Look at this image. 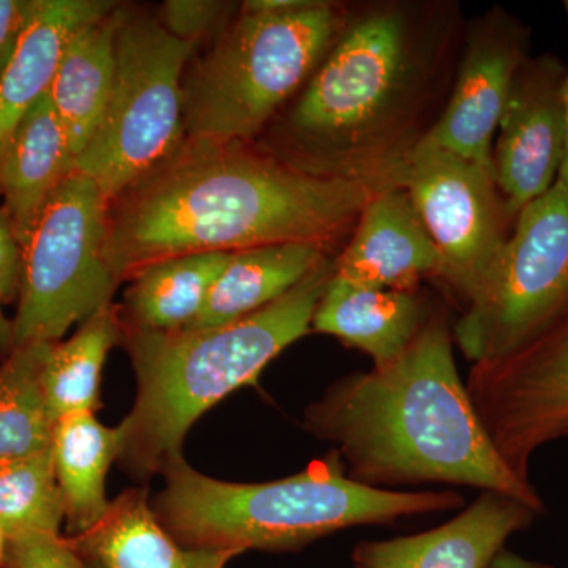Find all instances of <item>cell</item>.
<instances>
[{"label":"cell","mask_w":568,"mask_h":568,"mask_svg":"<svg viewBox=\"0 0 568 568\" xmlns=\"http://www.w3.org/2000/svg\"><path fill=\"white\" fill-rule=\"evenodd\" d=\"M466 24L457 0L349 2L342 31L260 148L321 178L398 186L446 110Z\"/></svg>","instance_id":"6da1fadb"},{"label":"cell","mask_w":568,"mask_h":568,"mask_svg":"<svg viewBox=\"0 0 568 568\" xmlns=\"http://www.w3.org/2000/svg\"><path fill=\"white\" fill-rule=\"evenodd\" d=\"M376 190L291 166L253 142L185 138L111 201L106 263L115 282L193 253L316 244L343 248Z\"/></svg>","instance_id":"7a4b0ae2"},{"label":"cell","mask_w":568,"mask_h":568,"mask_svg":"<svg viewBox=\"0 0 568 568\" xmlns=\"http://www.w3.org/2000/svg\"><path fill=\"white\" fill-rule=\"evenodd\" d=\"M443 306L390 365L351 373L305 409L304 428L334 444L347 477L384 488L446 484L515 497L544 515L532 481L489 440L454 357Z\"/></svg>","instance_id":"3957f363"},{"label":"cell","mask_w":568,"mask_h":568,"mask_svg":"<svg viewBox=\"0 0 568 568\" xmlns=\"http://www.w3.org/2000/svg\"><path fill=\"white\" fill-rule=\"evenodd\" d=\"M334 267L331 257L271 305L219 327L148 332L122 325L138 379L132 413L119 425L123 469L148 478L181 457L197 418L237 388L256 383L265 366L312 331Z\"/></svg>","instance_id":"277c9868"},{"label":"cell","mask_w":568,"mask_h":568,"mask_svg":"<svg viewBox=\"0 0 568 568\" xmlns=\"http://www.w3.org/2000/svg\"><path fill=\"white\" fill-rule=\"evenodd\" d=\"M164 489L153 511L186 548L297 551L325 536L358 526L390 525L402 518L455 510L457 491H396L347 477L332 452L304 473L264 481L233 484L194 470L181 457L163 467Z\"/></svg>","instance_id":"5b68a950"},{"label":"cell","mask_w":568,"mask_h":568,"mask_svg":"<svg viewBox=\"0 0 568 568\" xmlns=\"http://www.w3.org/2000/svg\"><path fill=\"white\" fill-rule=\"evenodd\" d=\"M349 2L245 11L183 84L185 138L253 142L301 92L342 31Z\"/></svg>","instance_id":"8992f818"},{"label":"cell","mask_w":568,"mask_h":568,"mask_svg":"<svg viewBox=\"0 0 568 568\" xmlns=\"http://www.w3.org/2000/svg\"><path fill=\"white\" fill-rule=\"evenodd\" d=\"M567 315L568 190L556 182L519 212L452 334L470 364H493L532 345Z\"/></svg>","instance_id":"52a82bcc"},{"label":"cell","mask_w":568,"mask_h":568,"mask_svg":"<svg viewBox=\"0 0 568 568\" xmlns=\"http://www.w3.org/2000/svg\"><path fill=\"white\" fill-rule=\"evenodd\" d=\"M196 47L159 20L122 10L110 103L74 160V170L99 183L110 201L170 159L185 140L182 78Z\"/></svg>","instance_id":"ba28073f"},{"label":"cell","mask_w":568,"mask_h":568,"mask_svg":"<svg viewBox=\"0 0 568 568\" xmlns=\"http://www.w3.org/2000/svg\"><path fill=\"white\" fill-rule=\"evenodd\" d=\"M110 197L99 183L71 171L41 209L22 246L14 347L58 343L112 305L114 275L106 263Z\"/></svg>","instance_id":"9c48e42d"},{"label":"cell","mask_w":568,"mask_h":568,"mask_svg":"<svg viewBox=\"0 0 568 568\" xmlns=\"http://www.w3.org/2000/svg\"><path fill=\"white\" fill-rule=\"evenodd\" d=\"M398 186L439 254L437 282L465 304L517 222L495 171L424 144L407 163Z\"/></svg>","instance_id":"30bf717a"},{"label":"cell","mask_w":568,"mask_h":568,"mask_svg":"<svg viewBox=\"0 0 568 568\" xmlns=\"http://www.w3.org/2000/svg\"><path fill=\"white\" fill-rule=\"evenodd\" d=\"M466 388L497 454L530 480L538 448L568 437V315L519 353L473 365Z\"/></svg>","instance_id":"8fae6325"},{"label":"cell","mask_w":568,"mask_h":568,"mask_svg":"<svg viewBox=\"0 0 568 568\" xmlns=\"http://www.w3.org/2000/svg\"><path fill=\"white\" fill-rule=\"evenodd\" d=\"M529 50L530 29L504 7L467 20L454 88L425 144L493 170L500 118Z\"/></svg>","instance_id":"7c38bea8"},{"label":"cell","mask_w":568,"mask_h":568,"mask_svg":"<svg viewBox=\"0 0 568 568\" xmlns=\"http://www.w3.org/2000/svg\"><path fill=\"white\" fill-rule=\"evenodd\" d=\"M567 65L558 55H529L515 77L493 148L499 192L514 213L558 182L566 152Z\"/></svg>","instance_id":"4fadbf2b"},{"label":"cell","mask_w":568,"mask_h":568,"mask_svg":"<svg viewBox=\"0 0 568 568\" xmlns=\"http://www.w3.org/2000/svg\"><path fill=\"white\" fill-rule=\"evenodd\" d=\"M540 517L515 497L484 491L439 528L365 540L353 548L354 568H487L515 534Z\"/></svg>","instance_id":"5bb4252c"},{"label":"cell","mask_w":568,"mask_h":568,"mask_svg":"<svg viewBox=\"0 0 568 568\" xmlns=\"http://www.w3.org/2000/svg\"><path fill=\"white\" fill-rule=\"evenodd\" d=\"M440 261L405 190L376 193L365 205L351 237L335 256L334 275L362 286L418 291L437 278Z\"/></svg>","instance_id":"9a60e30c"},{"label":"cell","mask_w":568,"mask_h":568,"mask_svg":"<svg viewBox=\"0 0 568 568\" xmlns=\"http://www.w3.org/2000/svg\"><path fill=\"white\" fill-rule=\"evenodd\" d=\"M432 306L418 291L362 286L332 275L313 315L312 331L368 355L373 368L395 362L414 342Z\"/></svg>","instance_id":"2e32d148"},{"label":"cell","mask_w":568,"mask_h":568,"mask_svg":"<svg viewBox=\"0 0 568 568\" xmlns=\"http://www.w3.org/2000/svg\"><path fill=\"white\" fill-rule=\"evenodd\" d=\"M71 171L69 134L43 95L0 145V193L22 246L41 209Z\"/></svg>","instance_id":"e0dca14e"},{"label":"cell","mask_w":568,"mask_h":568,"mask_svg":"<svg viewBox=\"0 0 568 568\" xmlns=\"http://www.w3.org/2000/svg\"><path fill=\"white\" fill-rule=\"evenodd\" d=\"M69 540L82 559L103 568H226L239 556L183 547L163 528L144 489L115 497L92 529Z\"/></svg>","instance_id":"ac0fdd59"},{"label":"cell","mask_w":568,"mask_h":568,"mask_svg":"<svg viewBox=\"0 0 568 568\" xmlns=\"http://www.w3.org/2000/svg\"><path fill=\"white\" fill-rule=\"evenodd\" d=\"M121 14L114 9L71 36L47 92L69 134L74 160L88 148L110 103Z\"/></svg>","instance_id":"d6986e66"},{"label":"cell","mask_w":568,"mask_h":568,"mask_svg":"<svg viewBox=\"0 0 568 568\" xmlns=\"http://www.w3.org/2000/svg\"><path fill=\"white\" fill-rule=\"evenodd\" d=\"M114 9V3L103 0H41L0 77V145L26 112L47 95L71 36Z\"/></svg>","instance_id":"ffe728a7"},{"label":"cell","mask_w":568,"mask_h":568,"mask_svg":"<svg viewBox=\"0 0 568 568\" xmlns=\"http://www.w3.org/2000/svg\"><path fill=\"white\" fill-rule=\"evenodd\" d=\"M331 257L334 253L316 244L268 245L231 254L190 328L219 327L260 312Z\"/></svg>","instance_id":"44dd1931"},{"label":"cell","mask_w":568,"mask_h":568,"mask_svg":"<svg viewBox=\"0 0 568 568\" xmlns=\"http://www.w3.org/2000/svg\"><path fill=\"white\" fill-rule=\"evenodd\" d=\"M121 450V428L104 426L95 413H74L54 422L52 463L71 537L88 532L110 508L106 476Z\"/></svg>","instance_id":"7402d4cb"},{"label":"cell","mask_w":568,"mask_h":568,"mask_svg":"<svg viewBox=\"0 0 568 568\" xmlns=\"http://www.w3.org/2000/svg\"><path fill=\"white\" fill-rule=\"evenodd\" d=\"M231 254H183L142 268L126 291L122 325L148 332L192 327Z\"/></svg>","instance_id":"603a6c76"},{"label":"cell","mask_w":568,"mask_h":568,"mask_svg":"<svg viewBox=\"0 0 568 568\" xmlns=\"http://www.w3.org/2000/svg\"><path fill=\"white\" fill-rule=\"evenodd\" d=\"M121 336V313L110 305L85 320L67 342L52 345L41 372V392L52 422L99 409L104 361Z\"/></svg>","instance_id":"cb8c5ba5"},{"label":"cell","mask_w":568,"mask_h":568,"mask_svg":"<svg viewBox=\"0 0 568 568\" xmlns=\"http://www.w3.org/2000/svg\"><path fill=\"white\" fill-rule=\"evenodd\" d=\"M54 343H29L11 351L0 366V459L28 457L51 446L50 413L41 372Z\"/></svg>","instance_id":"d4e9b609"},{"label":"cell","mask_w":568,"mask_h":568,"mask_svg":"<svg viewBox=\"0 0 568 568\" xmlns=\"http://www.w3.org/2000/svg\"><path fill=\"white\" fill-rule=\"evenodd\" d=\"M65 511L51 446L28 457L0 459V526L10 538L61 534Z\"/></svg>","instance_id":"484cf974"},{"label":"cell","mask_w":568,"mask_h":568,"mask_svg":"<svg viewBox=\"0 0 568 568\" xmlns=\"http://www.w3.org/2000/svg\"><path fill=\"white\" fill-rule=\"evenodd\" d=\"M6 568H88L69 538L29 532L10 538Z\"/></svg>","instance_id":"4316f807"},{"label":"cell","mask_w":568,"mask_h":568,"mask_svg":"<svg viewBox=\"0 0 568 568\" xmlns=\"http://www.w3.org/2000/svg\"><path fill=\"white\" fill-rule=\"evenodd\" d=\"M227 10L230 3L213 0H170L163 3L159 21L178 39L200 43L201 37L211 31Z\"/></svg>","instance_id":"83f0119b"},{"label":"cell","mask_w":568,"mask_h":568,"mask_svg":"<svg viewBox=\"0 0 568 568\" xmlns=\"http://www.w3.org/2000/svg\"><path fill=\"white\" fill-rule=\"evenodd\" d=\"M22 245L7 209L0 207V305L20 297Z\"/></svg>","instance_id":"f1b7e54d"},{"label":"cell","mask_w":568,"mask_h":568,"mask_svg":"<svg viewBox=\"0 0 568 568\" xmlns=\"http://www.w3.org/2000/svg\"><path fill=\"white\" fill-rule=\"evenodd\" d=\"M40 6L41 0H0V77Z\"/></svg>","instance_id":"f546056e"},{"label":"cell","mask_w":568,"mask_h":568,"mask_svg":"<svg viewBox=\"0 0 568 568\" xmlns=\"http://www.w3.org/2000/svg\"><path fill=\"white\" fill-rule=\"evenodd\" d=\"M487 568H558L549 566V564L536 562V560H529L521 558V556L515 555V552L503 549L491 564Z\"/></svg>","instance_id":"4dcf8cb0"},{"label":"cell","mask_w":568,"mask_h":568,"mask_svg":"<svg viewBox=\"0 0 568 568\" xmlns=\"http://www.w3.org/2000/svg\"><path fill=\"white\" fill-rule=\"evenodd\" d=\"M14 349V328L13 321L3 315L2 305H0V358L6 361Z\"/></svg>","instance_id":"1f68e13d"},{"label":"cell","mask_w":568,"mask_h":568,"mask_svg":"<svg viewBox=\"0 0 568 568\" xmlns=\"http://www.w3.org/2000/svg\"><path fill=\"white\" fill-rule=\"evenodd\" d=\"M564 11H566L568 24V0H564ZM558 182L562 183L568 190V65H567V80H566V152H564V162L560 166Z\"/></svg>","instance_id":"d6a6232c"},{"label":"cell","mask_w":568,"mask_h":568,"mask_svg":"<svg viewBox=\"0 0 568 568\" xmlns=\"http://www.w3.org/2000/svg\"><path fill=\"white\" fill-rule=\"evenodd\" d=\"M7 551H9V536L0 526V568H6Z\"/></svg>","instance_id":"836d02e7"},{"label":"cell","mask_w":568,"mask_h":568,"mask_svg":"<svg viewBox=\"0 0 568 568\" xmlns=\"http://www.w3.org/2000/svg\"><path fill=\"white\" fill-rule=\"evenodd\" d=\"M85 567H88V568H103L102 566H100V564L92 562V560H85Z\"/></svg>","instance_id":"e575fe53"}]
</instances>
